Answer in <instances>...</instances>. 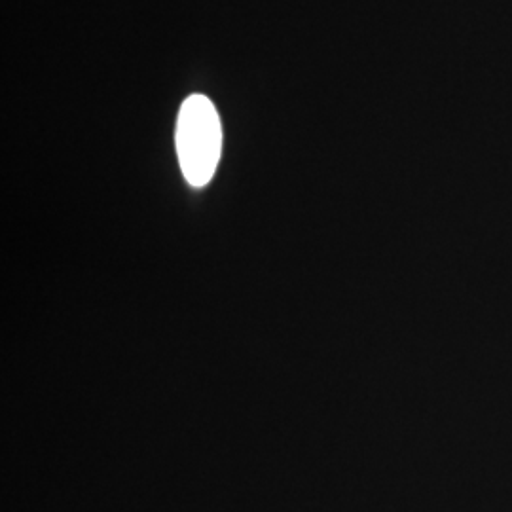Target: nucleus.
<instances>
[{"label": "nucleus", "mask_w": 512, "mask_h": 512, "mask_svg": "<svg viewBox=\"0 0 512 512\" xmlns=\"http://www.w3.org/2000/svg\"><path fill=\"white\" fill-rule=\"evenodd\" d=\"M175 143L184 179L192 186L209 183L222 152V126L209 97L196 93L184 101L177 120Z\"/></svg>", "instance_id": "1"}]
</instances>
